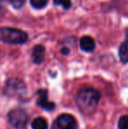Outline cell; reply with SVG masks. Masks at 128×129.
<instances>
[{
    "mask_svg": "<svg viewBox=\"0 0 128 129\" xmlns=\"http://www.w3.org/2000/svg\"><path fill=\"white\" fill-rule=\"evenodd\" d=\"M100 100V93L95 89L86 88L78 92L76 103L80 111L84 114H91L96 111Z\"/></svg>",
    "mask_w": 128,
    "mask_h": 129,
    "instance_id": "6da1fadb",
    "label": "cell"
},
{
    "mask_svg": "<svg viewBox=\"0 0 128 129\" xmlns=\"http://www.w3.org/2000/svg\"><path fill=\"white\" fill-rule=\"evenodd\" d=\"M0 39L7 44L22 45L28 41V34L20 29L3 26L0 29Z\"/></svg>",
    "mask_w": 128,
    "mask_h": 129,
    "instance_id": "7a4b0ae2",
    "label": "cell"
},
{
    "mask_svg": "<svg viewBox=\"0 0 128 129\" xmlns=\"http://www.w3.org/2000/svg\"><path fill=\"white\" fill-rule=\"evenodd\" d=\"M8 121L13 127L23 129L28 122V115L23 109H13L8 113Z\"/></svg>",
    "mask_w": 128,
    "mask_h": 129,
    "instance_id": "3957f363",
    "label": "cell"
},
{
    "mask_svg": "<svg viewBox=\"0 0 128 129\" xmlns=\"http://www.w3.org/2000/svg\"><path fill=\"white\" fill-rule=\"evenodd\" d=\"M26 91L25 83L19 78H11L6 81L5 86V93L10 97L22 96Z\"/></svg>",
    "mask_w": 128,
    "mask_h": 129,
    "instance_id": "277c9868",
    "label": "cell"
},
{
    "mask_svg": "<svg viewBox=\"0 0 128 129\" xmlns=\"http://www.w3.org/2000/svg\"><path fill=\"white\" fill-rule=\"evenodd\" d=\"M55 123L58 129H75L77 126L75 117L68 113L59 115L55 120Z\"/></svg>",
    "mask_w": 128,
    "mask_h": 129,
    "instance_id": "5b68a950",
    "label": "cell"
},
{
    "mask_svg": "<svg viewBox=\"0 0 128 129\" xmlns=\"http://www.w3.org/2000/svg\"><path fill=\"white\" fill-rule=\"evenodd\" d=\"M37 94L39 96L37 104L39 106H40L42 109L47 111H53L55 108V103L48 101V90L45 89H40L37 91Z\"/></svg>",
    "mask_w": 128,
    "mask_h": 129,
    "instance_id": "8992f818",
    "label": "cell"
},
{
    "mask_svg": "<svg viewBox=\"0 0 128 129\" xmlns=\"http://www.w3.org/2000/svg\"><path fill=\"white\" fill-rule=\"evenodd\" d=\"M79 46L82 51L86 53H91L94 51L95 48H96V42L92 37L89 35H85L82 36L80 39Z\"/></svg>",
    "mask_w": 128,
    "mask_h": 129,
    "instance_id": "52a82bcc",
    "label": "cell"
},
{
    "mask_svg": "<svg viewBox=\"0 0 128 129\" xmlns=\"http://www.w3.org/2000/svg\"><path fill=\"white\" fill-rule=\"evenodd\" d=\"M45 53L46 49L42 45H36L33 47L32 51V58L35 64L39 65L43 62L45 59Z\"/></svg>",
    "mask_w": 128,
    "mask_h": 129,
    "instance_id": "ba28073f",
    "label": "cell"
},
{
    "mask_svg": "<svg viewBox=\"0 0 128 129\" xmlns=\"http://www.w3.org/2000/svg\"><path fill=\"white\" fill-rule=\"evenodd\" d=\"M118 56L123 63L128 62V40L123 41L118 48Z\"/></svg>",
    "mask_w": 128,
    "mask_h": 129,
    "instance_id": "9c48e42d",
    "label": "cell"
},
{
    "mask_svg": "<svg viewBox=\"0 0 128 129\" xmlns=\"http://www.w3.org/2000/svg\"><path fill=\"white\" fill-rule=\"evenodd\" d=\"M32 129H48V125L47 120L42 117H38L34 119L32 122Z\"/></svg>",
    "mask_w": 128,
    "mask_h": 129,
    "instance_id": "30bf717a",
    "label": "cell"
},
{
    "mask_svg": "<svg viewBox=\"0 0 128 129\" xmlns=\"http://www.w3.org/2000/svg\"><path fill=\"white\" fill-rule=\"evenodd\" d=\"M48 3V0H30V5L32 8L40 10L47 6Z\"/></svg>",
    "mask_w": 128,
    "mask_h": 129,
    "instance_id": "8fae6325",
    "label": "cell"
},
{
    "mask_svg": "<svg viewBox=\"0 0 128 129\" xmlns=\"http://www.w3.org/2000/svg\"><path fill=\"white\" fill-rule=\"evenodd\" d=\"M54 5H60L64 10H68L71 8L72 2L71 0H54L53 1Z\"/></svg>",
    "mask_w": 128,
    "mask_h": 129,
    "instance_id": "7c38bea8",
    "label": "cell"
},
{
    "mask_svg": "<svg viewBox=\"0 0 128 129\" xmlns=\"http://www.w3.org/2000/svg\"><path fill=\"white\" fill-rule=\"evenodd\" d=\"M118 129H128V115L122 116L119 119Z\"/></svg>",
    "mask_w": 128,
    "mask_h": 129,
    "instance_id": "4fadbf2b",
    "label": "cell"
},
{
    "mask_svg": "<svg viewBox=\"0 0 128 129\" xmlns=\"http://www.w3.org/2000/svg\"><path fill=\"white\" fill-rule=\"evenodd\" d=\"M9 2H10L11 5H12V7L14 9L19 10V9H21L24 6L26 0H9Z\"/></svg>",
    "mask_w": 128,
    "mask_h": 129,
    "instance_id": "5bb4252c",
    "label": "cell"
},
{
    "mask_svg": "<svg viewBox=\"0 0 128 129\" xmlns=\"http://www.w3.org/2000/svg\"><path fill=\"white\" fill-rule=\"evenodd\" d=\"M69 53H70V49L68 48H67V47H64V48H62L61 49V54H63V55H68Z\"/></svg>",
    "mask_w": 128,
    "mask_h": 129,
    "instance_id": "9a60e30c",
    "label": "cell"
},
{
    "mask_svg": "<svg viewBox=\"0 0 128 129\" xmlns=\"http://www.w3.org/2000/svg\"><path fill=\"white\" fill-rule=\"evenodd\" d=\"M125 37H126V40H128V28L125 30Z\"/></svg>",
    "mask_w": 128,
    "mask_h": 129,
    "instance_id": "2e32d148",
    "label": "cell"
}]
</instances>
